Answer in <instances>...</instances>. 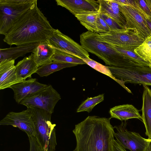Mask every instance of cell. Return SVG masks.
I'll return each mask as SVG.
<instances>
[{
	"mask_svg": "<svg viewBox=\"0 0 151 151\" xmlns=\"http://www.w3.org/2000/svg\"><path fill=\"white\" fill-rule=\"evenodd\" d=\"M144 17L145 19L147 25L151 33V17L145 15Z\"/></svg>",
	"mask_w": 151,
	"mask_h": 151,
	"instance_id": "obj_34",
	"label": "cell"
},
{
	"mask_svg": "<svg viewBox=\"0 0 151 151\" xmlns=\"http://www.w3.org/2000/svg\"><path fill=\"white\" fill-rule=\"evenodd\" d=\"M100 15L107 24L110 29V31H118L125 29L106 14L100 13Z\"/></svg>",
	"mask_w": 151,
	"mask_h": 151,
	"instance_id": "obj_29",
	"label": "cell"
},
{
	"mask_svg": "<svg viewBox=\"0 0 151 151\" xmlns=\"http://www.w3.org/2000/svg\"><path fill=\"white\" fill-rule=\"evenodd\" d=\"M104 99V95L103 94L93 97H88L79 106L76 112H79L86 111L89 113L95 106L103 101Z\"/></svg>",
	"mask_w": 151,
	"mask_h": 151,
	"instance_id": "obj_27",
	"label": "cell"
},
{
	"mask_svg": "<svg viewBox=\"0 0 151 151\" xmlns=\"http://www.w3.org/2000/svg\"><path fill=\"white\" fill-rule=\"evenodd\" d=\"M61 99L60 94L49 85L43 90L23 99L19 104L27 108H39L52 114L55 105Z\"/></svg>",
	"mask_w": 151,
	"mask_h": 151,
	"instance_id": "obj_8",
	"label": "cell"
},
{
	"mask_svg": "<svg viewBox=\"0 0 151 151\" xmlns=\"http://www.w3.org/2000/svg\"><path fill=\"white\" fill-rule=\"evenodd\" d=\"M81 59L86 64L93 69L110 77L119 84L120 82L119 80L113 76L108 66L103 65L93 60L90 58H82Z\"/></svg>",
	"mask_w": 151,
	"mask_h": 151,
	"instance_id": "obj_28",
	"label": "cell"
},
{
	"mask_svg": "<svg viewBox=\"0 0 151 151\" xmlns=\"http://www.w3.org/2000/svg\"><path fill=\"white\" fill-rule=\"evenodd\" d=\"M134 0L145 15L151 17V11L146 0Z\"/></svg>",
	"mask_w": 151,
	"mask_h": 151,
	"instance_id": "obj_31",
	"label": "cell"
},
{
	"mask_svg": "<svg viewBox=\"0 0 151 151\" xmlns=\"http://www.w3.org/2000/svg\"><path fill=\"white\" fill-rule=\"evenodd\" d=\"M111 119L88 116L76 125L73 131L76 143L73 151H111L114 131Z\"/></svg>",
	"mask_w": 151,
	"mask_h": 151,
	"instance_id": "obj_2",
	"label": "cell"
},
{
	"mask_svg": "<svg viewBox=\"0 0 151 151\" xmlns=\"http://www.w3.org/2000/svg\"><path fill=\"white\" fill-rule=\"evenodd\" d=\"M126 125L125 121L120 125L114 127L116 130L114 134L116 140L125 149L131 151H145L147 139L142 137L138 133L127 130Z\"/></svg>",
	"mask_w": 151,
	"mask_h": 151,
	"instance_id": "obj_10",
	"label": "cell"
},
{
	"mask_svg": "<svg viewBox=\"0 0 151 151\" xmlns=\"http://www.w3.org/2000/svg\"><path fill=\"white\" fill-rule=\"evenodd\" d=\"M55 49V53L51 58V61H56L83 65L86 64L82 59L64 52Z\"/></svg>",
	"mask_w": 151,
	"mask_h": 151,
	"instance_id": "obj_26",
	"label": "cell"
},
{
	"mask_svg": "<svg viewBox=\"0 0 151 151\" xmlns=\"http://www.w3.org/2000/svg\"><path fill=\"white\" fill-rule=\"evenodd\" d=\"M99 11L92 12L75 15L80 23L88 31L96 32V24Z\"/></svg>",
	"mask_w": 151,
	"mask_h": 151,
	"instance_id": "obj_23",
	"label": "cell"
},
{
	"mask_svg": "<svg viewBox=\"0 0 151 151\" xmlns=\"http://www.w3.org/2000/svg\"><path fill=\"white\" fill-rule=\"evenodd\" d=\"M78 65H79L75 63L53 61L39 67L36 73L41 77H46L63 68Z\"/></svg>",
	"mask_w": 151,
	"mask_h": 151,
	"instance_id": "obj_22",
	"label": "cell"
},
{
	"mask_svg": "<svg viewBox=\"0 0 151 151\" xmlns=\"http://www.w3.org/2000/svg\"><path fill=\"white\" fill-rule=\"evenodd\" d=\"M111 45L129 60L139 65L150 66V63L149 62L143 60L135 52L134 50L136 48L121 47Z\"/></svg>",
	"mask_w": 151,
	"mask_h": 151,
	"instance_id": "obj_24",
	"label": "cell"
},
{
	"mask_svg": "<svg viewBox=\"0 0 151 151\" xmlns=\"http://www.w3.org/2000/svg\"><path fill=\"white\" fill-rule=\"evenodd\" d=\"M109 113L111 118H116L122 121L133 118L142 119L139 110L131 104H126L115 106L110 109Z\"/></svg>",
	"mask_w": 151,
	"mask_h": 151,
	"instance_id": "obj_20",
	"label": "cell"
},
{
	"mask_svg": "<svg viewBox=\"0 0 151 151\" xmlns=\"http://www.w3.org/2000/svg\"><path fill=\"white\" fill-rule=\"evenodd\" d=\"M1 125H11L24 132L28 137H35L36 131L32 116L30 110L27 109L19 112L9 113L0 121Z\"/></svg>",
	"mask_w": 151,
	"mask_h": 151,
	"instance_id": "obj_11",
	"label": "cell"
},
{
	"mask_svg": "<svg viewBox=\"0 0 151 151\" xmlns=\"http://www.w3.org/2000/svg\"><path fill=\"white\" fill-rule=\"evenodd\" d=\"M15 60H6L0 62V89L10 88L20 83L16 73Z\"/></svg>",
	"mask_w": 151,
	"mask_h": 151,
	"instance_id": "obj_15",
	"label": "cell"
},
{
	"mask_svg": "<svg viewBox=\"0 0 151 151\" xmlns=\"http://www.w3.org/2000/svg\"><path fill=\"white\" fill-rule=\"evenodd\" d=\"M28 138L30 145L29 151H44L35 136H29Z\"/></svg>",
	"mask_w": 151,
	"mask_h": 151,
	"instance_id": "obj_32",
	"label": "cell"
},
{
	"mask_svg": "<svg viewBox=\"0 0 151 151\" xmlns=\"http://www.w3.org/2000/svg\"><path fill=\"white\" fill-rule=\"evenodd\" d=\"M100 14L97 18L96 24V32L98 33H105L110 31L109 27L101 17Z\"/></svg>",
	"mask_w": 151,
	"mask_h": 151,
	"instance_id": "obj_30",
	"label": "cell"
},
{
	"mask_svg": "<svg viewBox=\"0 0 151 151\" xmlns=\"http://www.w3.org/2000/svg\"><path fill=\"white\" fill-rule=\"evenodd\" d=\"M54 29L37 3L21 17L3 40L10 46L47 42Z\"/></svg>",
	"mask_w": 151,
	"mask_h": 151,
	"instance_id": "obj_1",
	"label": "cell"
},
{
	"mask_svg": "<svg viewBox=\"0 0 151 151\" xmlns=\"http://www.w3.org/2000/svg\"><path fill=\"white\" fill-rule=\"evenodd\" d=\"M145 151H151V139H147V142Z\"/></svg>",
	"mask_w": 151,
	"mask_h": 151,
	"instance_id": "obj_35",
	"label": "cell"
},
{
	"mask_svg": "<svg viewBox=\"0 0 151 151\" xmlns=\"http://www.w3.org/2000/svg\"><path fill=\"white\" fill-rule=\"evenodd\" d=\"M150 67L151 68V63L150 64Z\"/></svg>",
	"mask_w": 151,
	"mask_h": 151,
	"instance_id": "obj_37",
	"label": "cell"
},
{
	"mask_svg": "<svg viewBox=\"0 0 151 151\" xmlns=\"http://www.w3.org/2000/svg\"><path fill=\"white\" fill-rule=\"evenodd\" d=\"M99 12L107 15L124 29L126 22L119 8V5L114 0H99Z\"/></svg>",
	"mask_w": 151,
	"mask_h": 151,
	"instance_id": "obj_16",
	"label": "cell"
},
{
	"mask_svg": "<svg viewBox=\"0 0 151 151\" xmlns=\"http://www.w3.org/2000/svg\"><path fill=\"white\" fill-rule=\"evenodd\" d=\"M57 4L64 7L75 15L99 11V0H56Z\"/></svg>",
	"mask_w": 151,
	"mask_h": 151,
	"instance_id": "obj_13",
	"label": "cell"
},
{
	"mask_svg": "<svg viewBox=\"0 0 151 151\" xmlns=\"http://www.w3.org/2000/svg\"><path fill=\"white\" fill-rule=\"evenodd\" d=\"M96 37L100 41L115 46L136 48L141 45L145 40L136 29L129 28L110 31L105 33H97Z\"/></svg>",
	"mask_w": 151,
	"mask_h": 151,
	"instance_id": "obj_7",
	"label": "cell"
},
{
	"mask_svg": "<svg viewBox=\"0 0 151 151\" xmlns=\"http://www.w3.org/2000/svg\"><path fill=\"white\" fill-rule=\"evenodd\" d=\"M119 8L126 22V29H134L144 38L151 36L145 17L133 7L119 5Z\"/></svg>",
	"mask_w": 151,
	"mask_h": 151,
	"instance_id": "obj_12",
	"label": "cell"
},
{
	"mask_svg": "<svg viewBox=\"0 0 151 151\" xmlns=\"http://www.w3.org/2000/svg\"><path fill=\"white\" fill-rule=\"evenodd\" d=\"M111 151H127L126 149L114 139L111 142Z\"/></svg>",
	"mask_w": 151,
	"mask_h": 151,
	"instance_id": "obj_33",
	"label": "cell"
},
{
	"mask_svg": "<svg viewBox=\"0 0 151 151\" xmlns=\"http://www.w3.org/2000/svg\"><path fill=\"white\" fill-rule=\"evenodd\" d=\"M151 11V0H146Z\"/></svg>",
	"mask_w": 151,
	"mask_h": 151,
	"instance_id": "obj_36",
	"label": "cell"
},
{
	"mask_svg": "<svg viewBox=\"0 0 151 151\" xmlns=\"http://www.w3.org/2000/svg\"><path fill=\"white\" fill-rule=\"evenodd\" d=\"M47 86L38 82L36 78H31L23 82L13 85L10 88L13 91L14 99L16 102L19 104L23 99L43 90Z\"/></svg>",
	"mask_w": 151,
	"mask_h": 151,
	"instance_id": "obj_14",
	"label": "cell"
},
{
	"mask_svg": "<svg viewBox=\"0 0 151 151\" xmlns=\"http://www.w3.org/2000/svg\"><path fill=\"white\" fill-rule=\"evenodd\" d=\"M47 42L52 48L81 59L89 58V53L82 47L58 29H54Z\"/></svg>",
	"mask_w": 151,
	"mask_h": 151,
	"instance_id": "obj_9",
	"label": "cell"
},
{
	"mask_svg": "<svg viewBox=\"0 0 151 151\" xmlns=\"http://www.w3.org/2000/svg\"><path fill=\"white\" fill-rule=\"evenodd\" d=\"M135 52L144 60L151 63V36L146 37L144 42L135 49Z\"/></svg>",
	"mask_w": 151,
	"mask_h": 151,
	"instance_id": "obj_25",
	"label": "cell"
},
{
	"mask_svg": "<svg viewBox=\"0 0 151 151\" xmlns=\"http://www.w3.org/2000/svg\"><path fill=\"white\" fill-rule=\"evenodd\" d=\"M35 126V137L44 151H55L57 144L55 127L51 119L52 114L42 109L30 107Z\"/></svg>",
	"mask_w": 151,
	"mask_h": 151,
	"instance_id": "obj_4",
	"label": "cell"
},
{
	"mask_svg": "<svg viewBox=\"0 0 151 151\" xmlns=\"http://www.w3.org/2000/svg\"><path fill=\"white\" fill-rule=\"evenodd\" d=\"M142 120L145 125L146 135L151 139V89L146 85H143Z\"/></svg>",
	"mask_w": 151,
	"mask_h": 151,
	"instance_id": "obj_19",
	"label": "cell"
},
{
	"mask_svg": "<svg viewBox=\"0 0 151 151\" xmlns=\"http://www.w3.org/2000/svg\"><path fill=\"white\" fill-rule=\"evenodd\" d=\"M55 50L47 42H41L39 44L32 52L34 60L39 67L52 61L51 58Z\"/></svg>",
	"mask_w": 151,
	"mask_h": 151,
	"instance_id": "obj_21",
	"label": "cell"
},
{
	"mask_svg": "<svg viewBox=\"0 0 151 151\" xmlns=\"http://www.w3.org/2000/svg\"><path fill=\"white\" fill-rule=\"evenodd\" d=\"M37 0H0V34L5 35Z\"/></svg>",
	"mask_w": 151,
	"mask_h": 151,
	"instance_id": "obj_5",
	"label": "cell"
},
{
	"mask_svg": "<svg viewBox=\"0 0 151 151\" xmlns=\"http://www.w3.org/2000/svg\"><path fill=\"white\" fill-rule=\"evenodd\" d=\"M40 43H33L14 47L0 49V62L6 60H15L26 54L32 52Z\"/></svg>",
	"mask_w": 151,
	"mask_h": 151,
	"instance_id": "obj_18",
	"label": "cell"
},
{
	"mask_svg": "<svg viewBox=\"0 0 151 151\" xmlns=\"http://www.w3.org/2000/svg\"><path fill=\"white\" fill-rule=\"evenodd\" d=\"M15 67L17 77L20 83L25 81L27 78H31L32 75L36 73L39 68L32 53L19 61Z\"/></svg>",
	"mask_w": 151,
	"mask_h": 151,
	"instance_id": "obj_17",
	"label": "cell"
},
{
	"mask_svg": "<svg viewBox=\"0 0 151 151\" xmlns=\"http://www.w3.org/2000/svg\"><path fill=\"white\" fill-rule=\"evenodd\" d=\"M96 34L88 31L80 35L81 45L87 52L97 56L108 66L122 68L136 64L126 58L111 45L98 40Z\"/></svg>",
	"mask_w": 151,
	"mask_h": 151,
	"instance_id": "obj_3",
	"label": "cell"
},
{
	"mask_svg": "<svg viewBox=\"0 0 151 151\" xmlns=\"http://www.w3.org/2000/svg\"><path fill=\"white\" fill-rule=\"evenodd\" d=\"M108 67L113 76L119 81V84L129 93L132 92L125 83L151 86V68L149 66L135 64L122 68Z\"/></svg>",
	"mask_w": 151,
	"mask_h": 151,
	"instance_id": "obj_6",
	"label": "cell"
}]
</instances>
